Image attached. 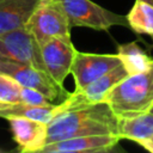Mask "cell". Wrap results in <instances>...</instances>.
Wrapping results in <instances>:
<instances>
[{
  "label": "cell",
  "instance_id": "277c9868",
  "mask_svg": "<svg viewBox=\"0 0 153 153\" xmlns=\"http://www.w3.org/2000/svg\"><path fill=\"white\" fill-rule=\"evenodd\" d=\"M25 27L39 44L54 37L71 38L72 27L65 11L56 0H42L32 12Z\"/></svg>",
  "mask_w": 153,
  "mask_h": 153
},
{
  "label": "cell",
  "instance_id": "7402d4cb",
  "mask_svg": "<svg viewBox=\"0 0 153 153\" xmlns=\"http://www.w3.org/2000/svg\"><path fill=\"white\" fill-rule=\"evenodd\" d=\"M152 37H153V36H152Z\"/></svg>",
  "mask_w": 153,
  "mask_h": 153
},
{
  "label": "cell",
  "instance_id": "8fae6325",
  "mask_svg": "<svg viewBox=\"0 0 153 153\" xmlns=\"http://www.w3.org/2000/svg\"><path fill=\"white\" fill-rule=\"evenodd\" d=\"M7 121L20 152H39L47 143V123L27 117H12Z\"/></svg>",
  "mask_w": 153,
  "mask_h": 153
},
{
  "label": "cell",
  "instance_id": "ac0fdd59",
  "mask_svg": "<svg viewBox=\"0 0 153 153\" xmlns=\"http://www.w3.org/2000/svg\"><path fill=\"white\" fill-rule=\"evenodd\" d=\"M22 102L37 106H50L54 104L39 91L24 86H22Z\"/></svg>",
  "mask_w": 153,
  "mask_h": 153
},
{
  "label": "cell",
  "instance_id": "3957f363",
  "mask_svg": "<svg viewBox=\"0 0 153 153\" xmlns=\"http://www.w3.org/2000/svg\"><path fill=\"white\" fill-rule=\"evenodd\" d=\"M65 11L71 27L85 26L108 31L111 26H129L127 17L111 12L92 0H56Z\"/></svg>",
  "mask_w": 153,
  "mask_h": 153
},
{
  "label": "cell",
  "instance_id": "d6986e66",
  "mask_svg": "<svg viewBox=\"0 0 153 153\" xmlns=\"http://www.w3.org/2000/svg\"><path fill=\"white\" fill-rule=\"evenodd\" d=\"M140 146H142L146 151H148V152H152L153 153V135L152 136H149L148 139H145V140H142V141H140V142H137Z\"/></svg>",
  "mask_w": 153,
  "mask_h": 153
},
{
  "label": "cell",
  "instance_id": "8992f818",
  "mask_svg": "<svg viewBox=\"0 0 153 153\" xmlns=\"http://www.w3.org/2000/svg\"><path fill=\"white\" fill-rule=\"evenodd\" d=\"M0 71L10 74L22 86L39 91L53 103L55 100L61 103L69 96V92H67L63 86L59 85L47 72L29 65L8 60H0Z\"/></svg>",
  "mask_w": 153,
  "mask_h": 153
},
{
  "label": "cell",
  "instance_id": "52a82bcc",
  "mask_svg": "<svg viewBox=\"0 0 153 153\" xmlns=\"http://www.w3.org/2000/svg\"><path fill=\"white\" fill-rule=\"evenodd\" d=\"M121 63L122 61L118 54H93L76 50L71 69V74L74 78L75 91L87 86Z\"/></svg>",
  "mask_w": 153,
  "mask_h": 153
},
{
  "label": "cell",
  "instance_id": "30bf717a",
  "mask_svg": "<svg viewBox=\"0 0 153 153\" xmlns=\"http://www.w3.org/2000/svg\"><path fill=\"white\" fill-rule=\"evenodd\" d=\"M121 140L117 135H86L44 145L39 153H103L112 151Z\"/></svg>",
  "mask_w": 153,
  "mask_h": 153
},
{
  "label": "cell",
  "instance_id": "5b68a950",
  "mask_svg": "<svg viewBox=\"0 0 153 153\" xmlns=\"http://www.w3.org/2000/svg\"><path fill=\"white\" fill-rule=\"evenodd\" d=\"M0 60L20 62L47 72L41 45L25 26L0 35Z\"/></svg>",
  "mask_w": 153,
  "mask_h": 153
},
{
  "label": "cell",
  "instance_id": "e0dca14e",
  "mask_svg": "<svg viewBox=\"0 0 153 153\" xmlns=\"http://www.w3.org/2000/svg\"><path fill=\"white\" fill-rule=\"evenodd\" d=\"M0 102L19 103L22 102V85L10 74L0 71Z\"/></svg>",
  "mask_w": 153,
  "mask_h": 153
},
{
  "label": "cell",
  "instance_id": "ffe728a7",
  "mask_svg": "<svg viewBox=\"0 0 153 153\" xmlns=\"http://www.w3.org/2000/svg\"><path fill=\"white\" fill-rule=\"evenodd\" d=\"M0 152H2V149H1V148H0Z\"/></svg>",
  "mask_w": 153,
  "mask_h": 153
},
{
  "label": "cell",
  "instance_id": "7a4b0ae2",
  "mask_svg": "<svg viewBox=\"0 0 153 153\" xmlns=\"http://www.w3.org/2000/svg\"><path fill=\"white\" fill-rule=\"evenodd\" d=\"M105 102L117 118L131 117L153 109V61L140 73L129 74L108 93Z\"/></svg>",
  "mask_w": 153,
  "mask_h": 153
},
{
  "label": "cell",
  "instance_id": "2e32d148",
  "mask_svg": "<svg viewBox=\"0 0 153 153\" xmlns=\"http://www.w3.org/2000/svg\"><path fill=\"white\" fill-rule=\"evenodd\" d=\"M127 22L135 32L153 36V5L145 0H135L127 14Z\"/></svg>",
  "mask_w": 153,
  "mask_h": 153
},
{
  "label": "cell",
  "instance_id": "9c48e42d",
  "mask_svg": "<svg viewBox=\"0 0 153 153\" xmlns=\"http://www.w3.org/2000/svg\"><path fill=\"white\" fill-rule=\"evenodd\" d=\"M128 75L129 73L126 69V67L122 63L118 65L110 72L105 73L104 75L99 76L87 86L82 87L81 90H74L73 93H69V96L63 102H61L62 111L80 105L105 102V98L108 93L111 91V88L115 87L122 79H124Z\"/></svg>",
  "mask_w": 153,
  "mask_h": 153
},
{
  "label": "cell",
  "instance_id": "6da1fadb",
  "mask_svg": "<svg viewBox=\"0 0 153 153\" xmlns=\"http://www.w3.org/2000/svg\"><path fill=\"white\" fill-rule=\"evenodd\" d=\"M117 122L106 102L66 109L47 123V143L86 135L118 136Z\"/></svg>",
  "mask_w": 153,
  "mask_h": 153
},
{
  "label": "cell",
  "instance_id": "44dd1931",
  "mask_svg": "<svg viewBox=\"0 0 153 153\" xmlns=\"http://www.w3.org/2000/svg\"><path fill=\"white\" fill-rule=\"evenodd\" d=\"M152 112H153V109H152Z\"/></svg>",
  "mask_w": 153,
  "mask_h": 153
},
{
  "label": "cell",
  "instance_id": "4fadbf2b",
  "mask_svg": "<svg viewBox=\"0 0 153 153\" xmlns=\"http://www.w3.org/2000/svg\"><path fill=\"white\" fill-rule=\"evenodd\" d=\"M61 111H62L61 103H56L50 106H37L23 102L19 103L0 102V117L5 120L12 117H27L31 120L49 123Z\"/></svg>",
  "mask_w": 153,
  "mask_h": 153
},
{
  "label": "cell",
  "instance_id": "5bb4252c",
  "mask_svg": "<svg viewBox=\"0 0 153 153\" xmlns=\"http://www.w3.org/2000/svg\"><path fill=\"white\" fill-rule=\"evenodd\" d=\"M117 131L121 139L131 140L136 143L148 139L153 135V112L118 118Z\"/></svg>",
  "mask_w": 153,
  "mask_h": 153
},
{
  "label": "cell",
  "instance_id": "7c38bea8",
  "mask_svg": "<svg viewBox=\"0 0 153 153\" xmlns=\"http://www.w3.org/2000/svg\"><path fill=\"white\" fill-rule=\"evenodd\" d=\"M42 0H0V35L26 25Z\"/></svg>",
  "mask_w": 153,
  "mask_h": 153
},
{
  "label": "cell",
  "instance_id": "ba28073f",
  "mask_svg": "<svg viewBox=\"0 0 153 153\" xmlns=\"http://www.w3.org/2000/svg\"><path fill=\"white\" fill-rule=\"evenodd\" d=\"M39 45L47 73L59 85L63 86L76 54L71 38L54 37Z\"/></svg>",
  "mask_w": 153,
  "mask_h": 153
},
{
  "label": "cell",
  "instance_id": "9a60e30c",
  "mask_svg": "<svg viewBox=\"0 0 153 153\" xmlns=\"http://www.w3.org/2000/svg\"><path fill=\"white\" fill-rule=\"evenodd\" d=\"M117 54L122 61V65L126 67L129 74L146 71L153 61V59H151L145 53V50L135 42L120 44Z\"/></svg>",
  "mask_w": 153,
  "mask_h": 153
}]
</instances>
